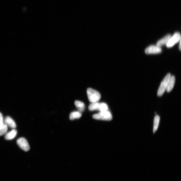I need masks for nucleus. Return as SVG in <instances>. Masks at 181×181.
Instances as JSON below:
<instances>
[{"instance_id":"nucleus-1","label":"nucleus","mask_w":181,"mask_h":181,"mask_svg":"<svg viewBox=\"0 0 181 181\" xmlns=\"http://www.w3.org/2000/svg\"><path fill=\"white\" fill-rule=\"evenodd\" d=\"M87 93L88 99L91 103L98 102L101 99L100 93L95 90L89 88L87 90Z\"/></svg>"},{"instance_id":"nucleus-2","label":"nucleus","mask_w":181,"mask_h":181,"mask_svg":"<svg viewBox=\"0 0 181 181\" xmlns=\"http://www.w3.org/2000/svg\"><path fill=\"white\" fill-rule=\"evenodd\" d=\"M171 75L170 73H168L164 78L158 90L157 95L159 97H161L166 91L169 81Z\"/></svg>"},{"instance_id":"nucleus-3","label":"nucleus","mask_w":181,"mask_h":181,"mask_svg":"<svg viewBox=\"0 0 181 181\" xmlns=\"http://www.w3.org/2000/svg\"><path fill=\"white\" fill-rule=\"evenodd\" d=\"M93 118L97 120L110 121L112 120L113 116L112 114L108 110L95 114L93 115Z\"/></svg>"},{"instance_id":"nucleus-4","label":"nucleus","mask_w":181,"mask_h":181,"mask_svg":"<svg viewBox=\"0 0 181 181\" xmlns=\"http://www.w3.org/2000/svg\"><path fill=\"white\" fill-rule=\"evenodd\" d=\"M181 40V35L180 33L176 32L173 35L171 36L168 42L166 45L167 48H171L174 46L176 43L179 42Z\"/></svg>"},{"instance_id":"nucleus-5","label":"nucleus","mask_w":181,"mask_h":181,"mask_svg":"<svg viewBox=\"0 0 181 181\" xmlns=\"http://www.w3.org/2000/svg\"><path fill=\"white\" fill-rule=\"evenodd\" d=\"M162 49L161 47L157 45H151L147 48L145 50V53L146 54H157L161 53Z\"/></svg>"},{"instance_id":"nucleus-6","label":"nucleus","mask_w":181,"mask_h":181,"mask_svg":"<svg viewBox=\"0 0 181 181\" xmlns=\"http://www.w3.org/2000/svg\"><path fill=\"white\" fill-rule=\"evenodd\" d=\"M18 145L23 150L26 152L29 151L30 147L26 139L24 138L19 139L16 141Z\"/></svg>"},{"instance_id":"nucleus-7","label":"nucleus","mask_w":181,"mask_h":181,"mask_svg":"<svg viewBox=\"0 0 181 181\" xmlns=\"http://www.w3.org/2000/svg\"><path fill=\"white\" fill-rule=\"evenodd\" d=\"M171 37V35L170 34L166 35L165 37H164L163 38L159 40L157 42V44H156V45L161 47L164 45H166Z\"/></svg>"},{"instance_id":"nucleus-8","label":"nucleus","mask_w":181,"mask_h":181,"mask_svg":"<svg viewBox=\"0 0 181 181\" xmlns=\"http://www.w3.org/2000/svg\"><path fill=\"white\" fill-rule=\"evenodd\" d=\"M4 123L12 129H15L16 127V125L14 121L10 117H7L5 120H4Z\"/></svg>"},{"instance_id":"nucleus-9","label":"nucleus","mask_w":181,"mask_h":181,"mask_svg":"<svg viewBox=\"0 0 181 181\" xmlns=\"http://www.w3.org/2000/svg\"><path fill=\"white\" fill-rule=\"evenodd\" d=\"M175 82V77L174 76H171L169 81L167 88L166 90L167 92H170L173 89Z\"/></svg>"},{"instance_id":"nucleus-10","label":"nucleus","mask_w":181,"mask_h":181,"mask_svg":"<svg viewBox=\"0 0 181 181\" xmlns=\"http://www.w3.org/2000/svg\"><path fill=\"white\" fill-rule=\"evenodd\" d=\"M17 134V131L15 129H14L10 132L5 134V139L6 140H11L14 139Z\"/></svg>"},{"instance_id":"nucleus-11","label":"nucleus","mask_w":181,"mask_h":181,"mask_svg":"<svg viewBox=\"0 0 181 181\" xmlns=\"http://www.w3.org/2000/svg\"><path fill=\"white\" fill-rule=\"evenodd\" d=\"M101 104L98 102L92 103L89 106V109L90 111L98 110L100 111Z\"/></svg>"},{"instance_id":"nucleus-12","label":"nucleus","mask_w":181,"mask_h":181,"mask_svg":"<svg viewBox=\"0 0 181 181\" xmlns=\"http://www.w3.org/2000/svg\"><path fill=\"white\" fill-rule=\"evenodd\" d=\"M75 104L79 112L82 113L84 112L85 109V105L84 103L79 101H76Z\"/></svg>"},{"instance_id":"nucleus-13","label":"nucleus","mask_w":181,"mask_h":181,"mask_svg":"<svg viewBox=\"0 0 181 181\" xmlns=\"http://www.w3.org/2000/svg\"><path fill=\"white\" fill-rule=\"evenodd\" d=\"M160 122V117L159 116L157 115L154 119L153 131L155 133L158 130Z\"/></svg>"},{"instance_id":"nucleus-14","label":"nucleus","mask_w":181,"mask_h":181,"mask_svg":"<svg viewBox=\"0 0 181 181\" xmlns=\"http://www.w3.org/2000/svg\"><path fill=\"white\" fill-rule=\"evenodd\" d=\"M82 116L81 112L79 111L73 112L71 113L69 115V119L71 120H73L75 119L80 118Z\"/></svg>"},{"instance_id":"nucleus-15","label":"nucleus","mask_w":181,"mask_h":181,"mask_svg":"<svg viewBox=\"0 0 181 181\" xmlns=\"http://www.w3.org/2000/svg\"><path fill=\"white\" fill-rule=\"evenodd\" d=\"M7 125L5 123L0 126V136L5 135L7 130L8 127Z\"/></svg>"},{"instance_id":"nucleus-16","label":"nucleus","mask_w":181,"mask_h":181,"mask_svg":"<svg viewBox=\"0 0 181 181\" xmlns=\"http://www.w3.org/2000/svg\"><path fill=\"white\" fill-rule=\"evenodd\" d=\"M4 123V119L2 115L0 113V126L3 125Z\"/></svg>"},{"instance_id":"nucleus-17","label":"nucleus","mask_w":181,"mask_h":181,"mask_svg":"<svg viewBox=\"0 0 181 181\" xmlns=\"http://www.w3.org/2000/svg\"><path fill=\"white\" fill-rule=\"evenodd\" d=\"M181 40H180L179 41V49L180 51H181Z\"/></svg>"}]
</instances>
